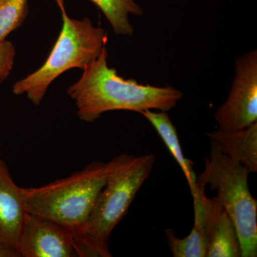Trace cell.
<instances>
[{"label":"cell","instance_id":"7","mask_svg":"<svg viewBox=\"0 0 257 257\" xmlns=\"http://www.w3.org/2000/svg\"><path fill=\"white\" fill-rule=\"evenodd\" d=\"M17 251L20 257L80 256L77 241L68 229L28 212L19 234Z\"/></svg>","mask_w":257,"mask_h":257},{"label":"cell","instance_id":"5","mask_svg":"<svg viewBox=\"0 0 257 257\" xmlns=\"http://www.w3.org/2000/svg\"><path fill=\"white\" fill-rule=\"evenodd\" d=\"M204 170L197 176L196 185L209 186L234 223L240 241L241 257L257 256V201L248 188L249 171L221 153L210 142Z\"/></svg>","mask_w":257,"mask_h":257},{"label":"cell","instance_id":"2","mask_svg":"<svg viewBox=\"0 0 257 257\" xmlns=\"http://www.w3.org/2000/svg\"><path fill=\"white\" fill-rule=\"evenodd\" d=\"M116 163L117 157L106 163L94 162L66 178L46 185L20 187L25 211L62 225L73 234L77 243Z\"/></svg>","mask_w":257,"mask_h":257},{"label":"cell","instance_id":"6","mask_svg":"<svg viewBox=\"0 0 257 257\" xmlns=\"http://www.w3.org/2000/svg\"><path fill=\"white\" fill-rule=\"evenodd\" d=\"M229 94L214 114L218 130H234L257 122V51L238 57Z\"/></svg>","mask_w":257,"mask_h":257},{"label":"cell","instance_id":"10","mask_svg":"<svg viewBox=\"0 0 257 257\" xmlns=\"http://www.w3.org/2000/svg\"><path fill=\"white\" fill-rule=\"evenodd\" d=\"M194 199V224L188 236L180 239L172 229L165 230L169 248L175 257H207V210L205 188L196 185Z\"/></svg>","mask_w":257,"mask_h":257},{"label":"cell","instance_id":"8","mask_svg":"<svg viewBox=\"0 0 257 257\" xmlns=\"http://www.w3.org/2000/svg\"><path fill=\"white\" fill-rule=\"evenodd\" d=\"M27 211L20 187L0 159V257H18L17 242Z\"/></svg>","mask_w":257,"mask_h":257},{"label":"cell","instance_id":"11","mask_svg":"<svg viewBox=\"0 0 257 257\" xmlns=\"http://www.w3.org/2000/svg\"><path fill=\"white\" fill-rule=\"evenodd\" d=\"M207 137L221 153L244 166L250 173H257V122L239 130H217Z\"/></svg>","mask_w":257,"mask_h":257},{"label":"cell","instance_id":"12","mask_svg":"<svg viewBox=\"0 0 257 257\" xmlns=\"http://www.w3.org/2000/svg\"><path fill=\"white\" fill-rule=\"evenodd\" d=\"M140 114L143 115L159 134L171 155L183 172L191 192H192L196 188L197 179V175L194 171V162L184 156L177 128L172 123L167 111H154L147 109L141 111Z\"/></svg>","mask_w":257,"mask_h":257},{"label":"cell","instance_id":"14","mask_svg":"<svg viewBox=\"0 0 257 257\" xmlns=\"http://www.w3.org/2000/svg\"><path fill=\"white\" fill-rule=\"evenodd\" d=\"M28 13V0H0V42L23 25Z\"/></svg>","mask_w":257,"mask_h":257},{"label":"cell","instance_id":"9","mask_svg":"<svg viewBox=\"0 0 257 257\" xmlns=\"http://www.w3.org/2000/svg\"><path fill=\"white\" fill-rule=\"evenodd\" d=\"M207 210V257H241L236 228L217 197H206Z\"/></svg>","mask_w":257,"mask_h":257},{"label":"cell","instance_id":"16","mask_svg":"<svg viewBox=\"0 0 257 257\" xmlns=\"http://www.w3.org/2000/svg\"><path fill=\"white\" fill-rule=\"evenodd\" d=\"M0 148H1V145H0Z\"/></svg>","mask_w":257,"mask_h":257},{"label":"cell","instance_id":"13","mask_svg":"<svg viewBox=\"0 0 257 257\" xmlns=\"http://www.w3.org/2000/svg\"><path fill=\"white\" fill-rule=\"evenodd\" d=\"M96 5L110 23L113 31L120 36H132L135 29L130 22V15L141 16L143 8L135 0H90Z\"/></svg>","mask_w":257,"mask_h":257},{"label":"cell","instance_id":"4","mask_svg":"<svg viewBox=\"0 0 257 257\" xmlns=\"http://www.w3.org/2000/svg\"><path fill=\"white\" fill-rule=\"evenodd\" d=\"M62 13V28L46 62L40 69L13 86L15 95L25 94L29 100L39 106L52 82L73 68L82 70L95 60L106 47L108 32L94 27L89 18H69L64 0H55Z\"/></svg>","mask_w":257,"mask_h":257},{"label":"cell","instance_id":"1","mask_svg":"<svg viewBox=\"0 0 257 257\" xmlns=\"http://www.w3.org/2000/svg\"><path fill=\"white\" fill-rule=\"evenodd\" d=\"M108 55L105 47L67 89L82 121L94 122L111 111H169L183 97L184 93L172 86L144 85L120 77L116 69L108 67Z\"/></svg>","mask_w":257,"mask_h":257},{"label":"cell","instance_id":"3","mask_svg":"<svg viewBox=\"0 0 257 257\" xmlns=\"http://www.w3.org/2000/svg\"><path fill=\"white\" fill-rule=\"evenodd\" d=\"M117 163L83 229L78 245L80 256L110 257L109 239L148 179L155 164L152 154L118 155Z\"/></svg>","mask_w":257,"mask_h":257},{"label":"cell","instance_id":"15","mask_svg":"<svg viewBox=\"0 0 257 257\" xmlns=\"http://www.w3.org/2000/svg\"><path fill=\"white\" fill-rule=\"evenodd\" d=\"M16 50L12 42H0V84L9 77L15 63Z\"/></svg>","mask_w":257,"mask_h":257}]
</instances>
